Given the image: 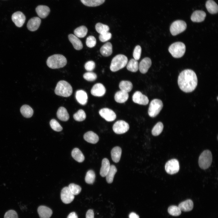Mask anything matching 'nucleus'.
<instances>
[{
    "instance_id": "1",
    "label": "nucleus",
    "mask_w": 218,
    "mask_h": 218,
    "mask_svg": "<svg viewBox=\"0 0 218 218\" xmlns=\"http://www.w3.org/2000/svg\"><path fill=\"white\" fill-rule=\"evenodd\" d=\"M197 78L195 72L191 69H186L179 74L178 84L180 89L186 93L191 92L196 88Z\"/></svg>"
},
{
    "instance_id": "2",
    "label": "nucleus",
    "mask_w": 218,
    "mask_h": 218,
    "mask_svg": "<svg viewBox=\"0 0 218 218\" xmlns=\"http://www.w3.org/2000/svg\"><path fill=\"white\" fill-rule=\"evenodd\" d=\"M67 63L66 58L60 54H55L49 57L46 61L47 66L51 69H57L64 67Z\"/></svg>"
},
{
    "instance_id": "3",
    "label": "nucleus",
    "mask_w": 218,
    "mask_h": 218,
    "mask_svg": "<svg viewBox=\"0 0 218 218\" xmlns=\"http://www.w3.org/2000/svg\"><path fill=\"white\" fill-rule=\"evenodd\" d=\"M54 92L58 95L68 97L72 94V88L68 82L64 80H61L57 84Z\"/></svg>"
},
{
    "instance_id": "4",
    "label": "nucleus",
    "mask_w": 218,
    "mask_h": 218,
    "mask_svg": "<svg viewBox=\"0 0 218 218\" xmlns=\"http://www.w3.org/2000/svg\"><path fill=\"white\" fill-rule=\"evenodd\" d=\"M128 62L127 57L124 55H116L112 59L110 66V69L112 72H115L124 68Z\"/></svg>"
},
{
    "instance_id": "5",
    "label": "nucleus",
    "mask_w": 218,
    "mask_h": 218,
    "mask_svg": "<svg viewBox=\"0 0 218 218\" xmlns=\"http://www.w3.org/2000/svg\"><path fill=\"white\" fill-rule=\"evenodd\" d=\"M168 50L173 57L180 58L184 54L186 51V46L183 43L177 42L173 43L170 46Z\"/></svg>"
},
{
    "instance_id": "6",
    "label": "nucleus",
    "mask_w": 218,
    "mask_h": 218,
    "mask_svg": "<svg viewBox=\"0 0 218 218\" xmlns=\"http://www.w3.org/2000/svg\"><path fill=\"white\" fill-rule=\"evenodd\" d=\"M212 161V156L211 151L209 150H205L199 156V165L201 168L206 169L210 166Z\"/></svg>"
},
{
    "instance_id": "7",
    "label": "nucleus",
    "mask_w": 218,
    "mask_h": 218,
    "mask_svg": "<svg viewBox=\"0 0 218 218\" xmlns=\"http://www.w3.org/2000/svg\"><path fill=\"white\" fill-rule=\"evenodd\" d=\"M163 106L162 101L160 99H155L150 102L148 110L149 116L152 117L156 116L160 112Z\"/></svg>"
},
{
    "instance_id": "8",
    "label": "nucleus",
    "mask_w": 218,
    "mask_h": 218,
    "mask_svg": "<svg viewBox=\"0 0 218 218\" xmlns=\"http://www.w3.org/2000/svg\"><path fill=\"white\" fill-rule=\"evenodd\" d=\"M187 24L184 21L177 20L173 22L170 27V31L171 34L175 36L183 32L187 28Z\"/></svg>"
},
{
    "instance_id": "9",
    "label": "nucleus",
    "mask_w": 218,
    "mask_h": 218,
    "mask_svg": "<svg viewBox=\"0 0 218 218\" xmlns=\"http://www.w3.org/2000/svg\"><path fill=\"white\" fill-rule=\"evenodd\" d=\"M167 173L173 174L177 173L179 170L180 166L178 160L176 159H172L166 163L165 166Z\"/></svg>"
},
{
    "instance_id": "10",
    "label": "nucleus",
    "mask_w": 218,
    "mask_h": 218,
    "mask_svg": "<svg viewBox=\"0 0 218 218\" xmlns=\"http://www.w3.org/2000/svg\"><path fill=\"white\" fill-rule=\"evenodd\" d=\"M129 124L123 120H119L116 122L113 125V129L116 134H123L127 132L129 129Z\"/></svg>"
},
{
    "instance_id": "11",
    "label": "nucleus",
    "mask_w": 218,
    "mask_h": 218,
    "mask_svg": "<svg viewBox=\"0 0 218 218\" xmlns=\"http://www.w3.org/2000/svg\"><path fill=\"white\" fill-rule=\"evenodd\" d=\"M61 197L62 201L64 203L68 204L74 200V196L70 191L68 187H64L61 190Z\"/></svg>"
},
{
    "instance_id": "12",
    "label": "nucleus",
    "mask_w": 218,
    "mask_h": 218,
    "mask_svg": "<svg viewBox=\"0 0 218 218\" xmlns=\"http://www.w3.org/2000/svg\"><path fill=\"white\" fill-rule=\"evenodd\" d=\"M99 114L102 118L107 121H112L116 117L115 112L112 110L107 108L101 109L99 111Z\"/></svg>"
},
{
    "instance_id": "13",
    "label": "nucleus",
    "mask_w": 218,
    "mask_h": 218,
    "mask_svg": "<svg viewBox=\"0 0 218 218\" xmlns=\"http://www.w3.org/2000/svg\"><path fill=\"white\" fill-rule=\"evenodd\" d=\"M12 19L17 27H21L25 22L26 17L22 12L17 11L12 14Z\"/></svg>"
},
{
    "instance_id": "14",
    "label": "nucleus",
    "mask_w": 218,
    "mask_h": 218,
    "mask_svg": "<svg viewBox=\"0 0 218 218\" xmlns=\"http://www.w3.org/2000/svg\"><path fill=\"white\" fill-rule=\"evenodd\" d=\"M132 100L136 103L143 105H147L149 101L147 97L139 91H137L134 94Z\"/></svg>"
},
{
    "instance_id": "15",
    "label": "nucleus",
    "mask_w": 218,
    "mask_h": 218,
    "mask_svg": "<svg viewBox=\"0 0 218 218\" xmlns=\"http://www.w3.org/2000/svg\"><path fill=\"white\" fill-rule=\"evenodd\" d=\"M41 22V20L39 18L37 17H33L28 20L27 27L28 30L34 31L38 28Z\"/></svg>"
},
{
    "instance_id": "16",
    "label": "nucleus",
    "mask_w": 218,
    "mask_h": 218,
    "mask_svg": "<svg viewBox=\"0 0 218 218\" xmlns=\"http://www.w3.org/2000/svg\"><path fill=\"white\" fill-rule=\"evenodd\" d=\"M91 92V94L94 96L101 97L105 94L106 89L103 84L97 83L93 86Z\"/></svg>"
},
{
    "instance_id": "17",
    "label": "nucleus",
    "mask_w": 218,
    "mask_h": 218,
    "mask_svg": "<svg viewBox=\"0 0 218 218\" xmlns=\"http://www.w3.org/2000/svg\"><path fill=\"white\" fill-rule=\"evenodd\" d=\"M152 64L150 59L146 57L142 59L139 65V69L140 72L142 74L146 73Z\"/></svg>"
},
{
    "instance_id": "18",
    "label": "nucleus",
    "mask_w": 218,
    "mask_h": 218,
    "mask_svg": "<svg viewBox=\"0 0 218 218\" xmlns=\"http://www.w3.org/2000/svg\"><path fill=\"white\" fill-rule=\"evenodd\" d=\"M35 11L38 16L42 18H46L50 12L49 8L45 5H39L35 8Z\"/></svg>"
},
{
    "instance_id": "19",
    "label": "nucleus",
    "mask_w": 218,
    "mask_h": 218,
    "mask_svg": "<svg viewBox=\"0 0 218 218\" xmlns=\"http://www.w3.org/2000/svg\"><path fill=\"white\" fill-rule=\"evenodd\" d=\"M205 12L202 10H196L191 16V19L193 22H200L203 21L206 17Z\"/></svg>"
},
{
    "instance_id": "20",
    "label": "nucleus",
    "mask_w": 218,
    "mask_h": 218,
    "mask_svg": "<svg viewBox=\"0 0 218 218\" xmlns=\"http://www.w3.org/2000/svg\"><path fill=\"white\" fill-rule=\"evenodd\" d=\"M38 212L40 218H50L52 214L51 210L44 206H40Z\"/></svg>"
},
{
    "instance_id": "21",
    "label": "nucleus",
    "mask_w": 218,
    "mask_h": 218,
    "mask_svg": "<svg viewBox=\"0 0 218 218\" xmlns=\"http://www.w3.org/2000/svg\"><path fill=\"white\" fill-rule=\"evenodd\" d=\"M75 97L77 101L82 105L86 104L88 97L87 93L83 90H78L76 93Z\"/></svg>"
},
{
    "instance_id": "22",
    "label": "nucleus",
    "mask_w": 218,
    "mask_h": 218,
    "mask_svg": "<svg viewBox=\"0 0 218 218\" xmlns=\"http://www.w3.org/2000/svg\"><path fill=\"white\" fill-rule=\"evenodd\" d=\"M68 38L75 49L79 50L82 48L83 47L82 43L77 36L73 34H70L68 35Z\"/></svg>"
},
{
    "instance_id": "23",
    "label": "nucleus",
    "mask_w": 218,
    "mask_h": 218,
    "mask_svg": "<svg viewBox=\"0 0 218 218\" xmlns=\"http://www.w3.org/2000/svg\"><path fill=\"white\" fill-rule=\"evenodd\" d=\"M84 138L88 142L93 144L97 143L99 140L98 135L92 131L86 133L84 135Z\"/></svg>"
},
{
    "instance_id": "24",
    "label": "nucleus",
    "mask_w": 218,
    "mask_h": 218,
    "mask_svg": "<svg viewBox=\"0 0 218 218\" xmlns=\"http://www.w3.org/2000/svg\"><path fill=\"white\" fill-rule=\"evenodd\" d=\"M128 97L129 94L128 93L121 90L116 92L114 98L117 102L122 103L126 102Z\"/></svg>"
},
{
    "instance_id": "25",
    "label": "nucleus",
    "mask_w": 218,
    "mask_h": 218,
    "mask_svg": "<svg viewBox=\"0 0 218 218\" xmlns=\"http://www.w3.org/2000/svg\"><path fill=\"white\" fill-rule=\"evenodd\" d=\"M178 206L181 211L188 212L192 210L193 204L191 200L188 199L180 203Z\"/></svg>"
},
{
    "instance_id": "26",
    "label": "nucleus",
    "mask_w": 218,
    "mask_h": 218,
    "mask_svg": "<svg viewBox=\"0 0 218 218\" xmlns=\"http://www.w3.org/2000/svg\"><path fill=\"white\" fill-rule=\"evenodd\" d=\"M101 54L105 57L110 56L112 53V46L110 42H107L102 46L100 49Z\"/></svg>"
},
{
    "instance_id": "27",
    "label": "nucleus",
    "mask_w": 218,
    "mask_h": 218,
    "mask_svg": "<svg viewBox=\"0 0 218 218\" xmlns=\"http://www.w3.org/2000/svg\"><path fill=\"white\" fill-rule=\"evenodd\" d=\"M57 115L58 118L62 121H67L69 118V116L66 109L64 107H61L58 109Z\"/></svg>"
},
{
    "instance_id": "28",
    "label": "nucleus",
    "mask_w": 218,
    "mask_h": 218,
    "mask_svg": "<svg viewBox=\"0 0 218 218\" xmlns=\"http://www.w3.org/2000/svg\"><path fill=\"white\" fill-rule=\"evenodd\" d=\"M110 166L109 161L107 159L104 158L103 159L100 170V174L101 177H104L106 176L110 169Z\"/></svg>"
},
{
    "instance_id": "29",
    "label": "nucleus",
    "mask_w": 218,
    "mask_h": 218,
    "mask_svg": "<svg viewBox=\"0 0 218 218\" xmlns=\"http://www.w3.org/2000/svg\"><path fill=\"white\" fill-rule=\"evenodd\" d=\"M122 150L119 147L117 146L114 147L111 151V154L113 161L115 163L118 162L121 156Z\"/></svg>"
},
{
    "instance_id": "30",
    "label": "nucleus",
    "mask_w": 218,
    "mask_h": 218,
    "mask_svg": "<svg viewBox=\"0 0 218 218\" xmlns=\"http://www.w3.org/2000/svg\"><path fill=\"white\" fill-rule=\"evenodd\" d=\"M206 7L208 12L210 14H215L218 12V5L213 0H208L206 3Z\"/></svg>"
},
{
    "instance_id": "31",
    "label": "nucleus",
    "mask_w": 218,
    "mask_h": 218,
    "mask_svg": "<svg viewBox=\"0 0 218 218\" xmlns=\"http://www.w3.org/2000/svg\"><path fill=\"white\" fill-rule=\"evenodd\" d=\"M20 111L22 116L27 118L31 117L34 112L31 107L27 104L23 105L20 108Z\"/></svg>"
},
{
    "instance_id": "32",
    "label": "nucleus",
    "mask_w": 218,
    "mask_h": 218,
    "mask_svg": "<svg viewBox=\"0 0 218 218\" xmlns=\"http://www.w3.org/2000/svg\"><path fill=\"white\" fill-rule=\"evenodd\" d=\"M72 157L76 161L81 163L84 160V157L81 151L78 148H74L71 152Z\"/></svg>"
},
{
    "instance_id": "33",
    "label": "nucleus",
    "mask_w": 218,
    "mask_h": 218,
    "mask_svg": "<svg viewBox=\"0 0 218 218\" xmlns=\"http://www.w3.org/2000/svg\"><path fill=\"white\" fill-rule=\"evenodd\" d=\"M88 30L84 25L81 26L76 28L74 31V35L77 37L83 38L87 35Z\"/></svg>"
},
{
    "instance_id": "34",
    "label": "nucleus",
    "mask_w": 218,
    "mask_h": 218,
    "mask_svg": "<svg viewBox=\"0 0 218 218\" xmlns=\"http://www.w3.org/2000/svg\"><path fill=\"white\" fill-rule=\"evenodd\" d=\"M119 87L121 90L128 93L132 89V83L128 81H122L120 83Z\"/></svg>"
},
{
    "instance_id": "35",
    "label": "nucleus",
    "mask_w": 218,
    "mask_h": 218,
    "mask_svg": "<svg viewBox=\"0 0 218 218\" xmlns=\"http://www.w3.org/2000/svg\"><path fill=\"white\" fill-rule=\"evenodd\" d=\"M117 172V169L115 166L111 165L110 166V169L106 176L107 182L109 183H112L113 181L114 176Z\"/></svg>"
},
{
    "instance_id": "36",
    "label": "nucleus",
    "mask_w": 218,
    "mask_h": 218,
    "mask_svg": "<svg viewBox=\"0 0 218 218\" xmlns=\"http://www.w3.org/2000/svg\"><path fill=\"white\" fill-rule=\"evenodd\" d=\"M84 5L88 7H96L103 4L105 0H80Z\"/></svg>"
},
{
    "instance_id": "37",
    "label": "nucleus",
    "mask_w": 218,
    "mask_h": 218,
    "mask_svg": "<svg viewBox=\"0 0 218 218\" xmlns=\"http://www.w3.org/2000/svg\"><path fill=\"white\" fill-rule=\"evenodd\" d=\"M127 69L132 72H136L139 69V64L137 61L134 59H131L128 63Z\"/></svg>"
},
{
    "instance_id": "38",
    "label": "nucleus",
    "mask_w": 218,
    "mask_h": 218,
    "mask_svg": "<svg viewBox=\"0 0 218 218\" xmlns=\"http://www.w3.org/2000/svg\"><path fill=\"white\" fill-rule=\"evenodd\" d=\"M164 128L163 124L161 122L157 123L152 130V134L154 136L159 135L162 132Z\"/></svg>"
},
{
    "instance_id": "39",
    "label": "nucleus",
    "mask_w": 218,
    "mask_h": 218,
    "mask_svg": "<svg viewBox=\"0 0 218 218\" xmlns=\"http://www.w3.org/2000/svg\"><path fill=\"white\" fill-rule=\"evenodd\" d=\"M95 28L96 31L100 34L108 32L109 30L108 25L100 22L96 24Z\"/></svg>"
},
{
    "instance_id": "40",
    "label": "nucleus",
    "mask_w": 218,
    "mask_h": 218,
    "mask_svg": "<svg viewBox=\"0 0 218 218\" xmlns=\"http://www.w3.org/2000/svg\"><path fill=\"white\" fill-rule=\"evenodd\" d=\"M95 175L94 172L92 170H89L86 173L85 180L86 182L88 184H92L94 182Z\"/></svg>"
},
{
    "instance_id": "41",
    "label": "nucleus",
    "mask_w": 218,
    "mask_h": 218,
    "mask_svg": "<svg viewBox=\"0 0 218 218\" xmlns=\"http://www.w3.org/2000/svg\"><path fill=\"white\" fill-rule=\"evenodd\" d=\"M73 118L77 121H81L85 119L86 115L84 111L80 109L74 114Z\"/></svg>"
},
{
    "instance_id": "42",
    "label": "nucleus",
    "mask_w": 218,
    "mask_h": 218,
    "mask_svg": "<svg viewBox=\"0 0 218 218\" xmlns=\"http://www.w3.org/2000/svg\"><path fill=\"white\" fill-rule=\"evenodd\" d=\"M181 211L178 206H169L168 209V213L173 216H179L181 214Z\"/></svg>"
},
{
    "instance_id": "43",
    "label": "nucleus",
    "mask_w": 218,
    "mask_h": 218,
    "mask_svg": "<svg viewBox=\"0 0 218 218\" xmlns=\"http://www.w3.org/2000/svg\"><path fill=\"white\" fill-rule=\"evenodd\" d=\"M70 191L74 195L78 194L81 191V188L79 185L72 183L70 184L68 187Z\"/></svg>"
},
{
    "instance_id": "44",
    "label": "nucleus",
    "mask_w": 218,
    "mask_h": 218,
    "mask_svg": "<svg viewBox=\"0 0 218 218\" xmlns=\"http://www.w3.org/2000/svg\"><path fill=\"white\" fill-rule=\"evenodd\" d=\"M50 124L52 129L55 131L59 132L62 130V127L59 123L54 119L51 120Z\"/></svg>"
},
{
    "instance_id": "45",
    "label": "nucleus",
    "mask_w": 218,
    "mask_h": 218,
    "mask_svg": "<svg viewBox=\"0 0 218 218\" xmlns=\"http://www.w3.org/2000/svg\"><path fill=\"white\" fill-rule=\"evenodd\" d=\"M84 78L88 81H92L97 78L96 74L92 72L89 71L85 73L83 75Z\"/></svg>"
},
{
    "instance_id": "46",
    "label": "nucleus",
    "mask_w": 218,
    "mask_h": 218,
    "mask_svg": "<svg viewBox=\"0 0 218 218\" xmlns=\"http://www.w3.org/2000/svg\"><path fill=\"white\" fill-rule=\"evenodd\" d=\"M86 43L87 46L90 48L94 47L96 43L95 38L93 36H88L86 40Z\"/></svg>"
},
{
    "instance_id": "47",
    "label": "nucleus",
    "mask_w": 218,
    "mask_h": 218,
    "mask_svg": "<svg viewBox=\"0 0 218 218\" xmlns=\"http://www.w3.org/2000/svg\"><path fill=\"white\" fill-rule=\"evenodd\" d=\"M141 52V47L139 45L136 46L133 52V56L135 60L137 61L140 59Z\"/></svg>"
},
{
    "instance_id": "48",
    "label": "nucleus",
    "mask_w": 218,
    "mask_h": 218,
    "mask_svg": "<svg viewBox=\"0 0 218 218\" xmlns=\"http://www.w3.org/2000/svg\"><path fill=\"white\" fill-rule=\"evenodd\" d=\"M111 34L108 32L101 34L99 36V40L102 42H104L110 40L111 38Z\"/></svg>"
},
{
    "instance_id": "49",
    "label": "nucleus",
    "mask_w": 218,
    "mask_h": 218,
    "mask_svg": "<svg viewBox=\"0 0 218 218\" xmlns=\"http://www.w3.org/2000/svg\"><path fill=\"white\" fill-rule=\"evenodd\" d=\"M4 218H18L17 212L13 210H10L6 212Z\"/></svg>"
},
{
    "instance_id": "50",
    "label": "nucleus",
    "mask_w": 218,
    "mask_h": 218,
    "mask_svg": "<svg viewBox=\"0 0 218 218\" xmlns=\"http://www.w3.org/2000/svg\"><path fill=\"white\" fill-rule=\"evenodd\" d=\"M95 63L92 61H89L84 64L85 69L87 71H93L95 67Z\"/></svg>"
},
{
    "instance_id": "51",
    "label": "nucleus",
    "mask_w": 218,
    "mask_h": 218,
    "mask_svg": "<svg viewBox=\"0 0 218 218\" xmlns=\"http://www.w3.org/2000/svg\"><path fill=\"white\" fill-rule=\"evenodd\" d=\"M94 212L93 210H88L86 213V218H94Z\"/></svg>"
},
{
    "instance_id": "52",
    "label": "nucleus",
    "mask_w": 218,
    "mask_h": 218,
    "mask_svg": "<svg viewBox=\"0 0 218 218\" xmlns=\"http://www.w3.org/2000/svg\"><path fill=\"white\" fill-rule=\"evenodd\" d=\"M67 218H78V216L75 212H72L68 215Z\"/></svg>"
},
{
    "instance_id": "53",
    "label": "nucleus",
    "mask_w": 218,
    "mask_h": 218,
    "mask_svg": "<svg viewBox=\"0 0 218 218\" xmlns=\"http://www.w3.org/2000/svg\"><path fill=\"white\" fill-rule=\"evenodd\" d=\"M129 218H139V216L134 212L130 213L129 216Z\"/></svg>"
}]
</instances>
